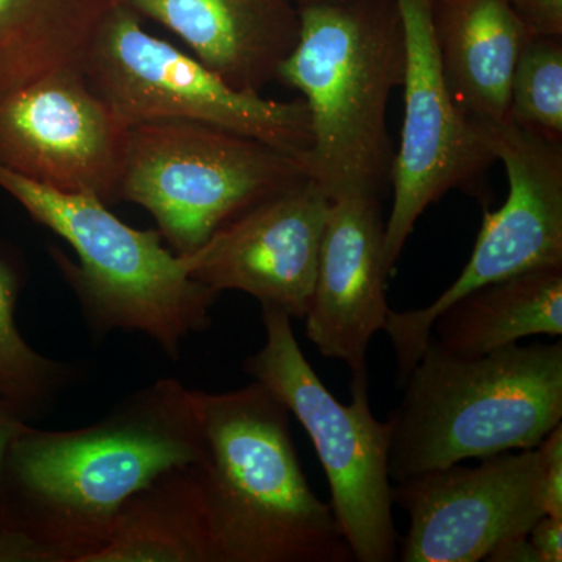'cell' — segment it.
Wrapping results in <instances>:
<instances>
[{"label":"cell","mask_w":562,"mask_h":562,"mask_svg":"<svg viewBox=\"0 0 562 562\" xmlns=\"http://www.w3.org/2000/svg\"><path fill=\"white\" fill-rule=\"evenodd\" d=\"M405 32L401 144L392 161L394 202L384 228V265L394 272L416 222L457 190L486 209V173L495 160L483 122L457 102L439 60L431 0H395Z\"/></svg>","instance_id":"10"},{"label":"cell","mask_w":562,"mask_h":562,"mask_svg":"<svg viewBox=\"0 0 562 562\" xmlns=\"http://www.w3.org/2000/svg\"><path fill=\"white\" fill-rule=\"evenodd\" d=\"M81 72L128 125L199 122L262 140L301 160L312 149V124L302 99L279 102L238 90L194 55L150 35L138 14L121 3L95 33Z\"/></svg>","instance_id":"8"},{"label":"cell","mask_w":562,"mask_h":562,"mask_svg":"<svg viewBox=\"0 0 562 562\" xmlns=\"http://www.w3.org/2000/svg\"><path fill=\"white\" fill-rule=\"evenodd\" d=\"M506 121L562 140V36H530L514 69Z\"/></svg>","instance_id":"20"},{"label":"cell","mask_w":562,"mask_h":562,"mask_svg":"<svg viewBox=\"0 0 562 562\" xmlns=\"http://www.w3.org/2000/svg\"><path fill=\"white\" fill-rule=\"evenodd\" d=\"M16 295V276L0 260V397L11 406L38 405L65 382L66 371L22 338L14 321Z\"/></svg>","instance_id":"21"},{"label":"cell","mask_w":562,"mask_h":562,"mask_svg":"<svg viewBox=\"0 0 562 562\" xmlns=\"http://www.w3.org/2000/svg\"><path fill=\"white\" fill-rule=\"evenodd\" d=\"M87 562H216L191 464L133 494L109 542Z\"/></svg>","instance_id":"19"},{"label":"cell","mask_w":562,"mask_h":562,"mask_svg":"<svg viewBox=\"0 0 562 562\" xmlns=\"http://www.w3.org/2000/svg\"><path fill=\"white\" fill-rule=\"evenodd\" d=\"M198 453L191 391L173 379L128 395L90 427H27L3 462L24 512L14 530L47 547L55 562H87L133 494Z\"/></svg>","instance_id":"1"},{"label":"cell","mask_w":562,"mask_h":562,"mask_svg":"<svg viewBox=\"0 0 562 562\" xmlns=\"http://www.w3.org/2000/svg\"><path fill=\"white\" fill-rule=\"evenodd\" d=\"M266 342L244 362L301 422L312 439L330 486V506L353 560H397L392 516L391 422L373 416L369 387H351V403L336 401L299 347L291 317L261 306Z\"/></svg>","instance_id":"7"},{"label":"cell","mask_w":562,"mask_h":562,"mask_svg":"<svg viewBox=\"0 0 562 562\" xmlns=\"http://www.w3.org/2000/svg\"><path fill=\"white\" fill-rule=\"evenodd\" d=\"M392 503L408 513L402 562L486 561L498 543L527 536L543 516L539 450L483 458L476 468L435 469L392 483Z\"/></svg>","instance_id":"11"},{"label":"cell","mask_w":562,"mask_h":562,"mask_svg":"<svg viewBox=\"0 0 562 562\" xmlns=\"http://www.w3.org/2000/svg\"><path fill=\"white\" fill-rule=\"evenodd\" d=\"M116 0H0V98L83 69Z\"/></svg>","instance_id":"18"},{"label":"cell","mask_w":562,"mask_h":562,"mask_svg":"<svg viewBox=\"0 0 562 562\" xmlns=\"http://www.w3.org/2000/svg\"><path fill=\"white\" fill-rule=\"evenodd\" d=\"M0 562H55L43 543L14 528L0 531Z\"/></svg>","instance_id":"24"},{"label":"cell","mask_w":562,"mask_h":562,"mask_svg":"<svg viewBox=\"0 0 562 562\" xmlns=\"http://www.w3.org/2000/svg\"><path fill=\"white\" fill-rule=\"evenodd\" d=\"M297 3L299 9L302 7L321 5V3H336L344 2V0H294Z\"/></svg>","instance_id":"28"},{"label":"cell","mask_w":562,"mask_h":562,"mask_svg":"<svg viewBox=\"0 0 562 562\" xmlns=\"http://www.w3.org/2000/svg\"><path fill=\"white\" fill-rule=\"evenodd\" d=\"M431 18L457 102L473 120L506 121L514 69L532 36L509 0H431Z\"/></svg>","instance_id":"16"},{"label":"cell","mask_w":562,"mask_h":562,"mask_svg":"<svg viewBox=\"0 0 562 562\" xmlns=\"http://www.w3.org/2000/svg\"><path fill=\"white\" fill-rule=\"evenodd\" d=\"M391 413V482L535 449L561 424L562 342L457 357L428 339Z\"/></svg>","instance_id":"4"},{"label":"cell","mask_w":562,"mask_h":562,"mask_svg":"<svg viewBox=\"0 0 562 562\" xmlns=\"http://www.w3.org/2000/svg\"><path fill=\"white\" fill-rule=\"evenodd\" d=\"M532 36H562V0H509Z\"/></svg>","instance_id":"23"},{"label":"cell","mask_w":562,"mask_h":562,"mask_svg":"<svg viewBox=\"0 0 562 562\" xmlns=\"http://www.w3.org/2000/svg\"><path fill=\"white\" fill-rule=\"evenodd\" d=\"M490 562H539L538 554L532 549L527 536H517L508 541L498 543L486 558Z\"/></svg>","instance_id":"26"},{"label":"cell","mask_w":562,"mask_h":562,"mask_svg":"<svg viewBox=\"0 0 562 562\" xmlns=\"http://www.w3.org/2000/svg\"><path fill=\"white\" fill-rule=\"evenodd\" d=\"M0 188L76 251L79 265L57 249L52 257L95 333H144L179 358L183 339L210 327L220 294L192 279L188 258L166 249L160 232L131 227L95 195L52 190L3 166Z\"/></svg>","instance_id":"5"},{"label":"cell","mask_w":562,"mask_h":562,"mask_svg":"<svg viewBox=\"0 0 562 562\" xmlns=\"http://www.w3.org/2000/svg\"><path fill=\"white\" fill-rule=\"evenodd\" d=\"M379 195H333L322 235L316 283L305 331L322 357L349 368L350 387H369L368 350L390 306Z\"/></svg>","instance_id":"14"},{"label":"cell","mask_w":562,"mask_h":562,"mask_svg":"<svg viewBox=\"0 0 562 562\" xmlns=\"http://www.w3.org/2000/svg\"><path fill=\"white\" fill-rule=\"evenodd\" d=\"M539 501L546 516L562 517V425L539 442Z\"/></svg>","instance_id":"22"},{"label":"cell","mask_w":562,"mask_h":562,"mask_svg":"<svg viewBox=\"0 0 562 562\" xmlns=\"http://www.w3.org/2000/svg\"><path fill=\"white\" fill-rule=\"evenodd\" d=\"M528 539L539 562L562 561V517L543 514L532 525Z\"/></svg>","instance_id":"25"},{"label":"cell","mask_w":562,"mask_h":562,"mask_svg":"<svg viewBox=\"0 0 562 562\" xmlns=\"http://www.w3.org/2000/svg\"><path fill=\"white\" fill-rule=\"evenodd\" d=\"M536 335H562V268L536 269L472 291L431 327L439 349L468 358Z\"/></svg>","instance_id":"17"},{"label":"cell","mask_w":562,"mask_h":562,"mask_svg":"<svg viewBox=\"0 0 562 562\" xmlns=\"http://www.w3.org/2000/svg\"><path fill=\"white\" fill-rule=\"evenodd\" d=\"M192 462L216 562H350L330 503L303 472L290 409L265 384L191 391Z\"/></svg>","instance_id":"2"},{"label":"cell","mask_w":562,"mask_h":562,"mask_svg":"<svg viewBox=\"0 0 562 562\" xmlns=\"http://www.w3.org/2000/svg\"><path fill=\"white\" fill-rule=\"evenodd\" d=\"M27 428L24 422L18 419L16 414L0 403V486H2L3 462H5L7 452L10 443L16 436Z\"/></svg>","instance_id":"27"},{"label":"cell","mask_w":562,"mask_h":562,"mask_svg":"<svg viewBox=\"0 0 562 562\" xmlns=\"http://www.w3.org/2000/svg\"><path fill=\"white\" fill-rule=\"evenodd\" d=\"M306 179L301 158L250 136L199 122H138L128 127L117 198L149 211L169 249L188 257Z\"/></svg>","instance_id":"6"},{"label":"cell","mask_w":562,"mask_h":562,"mask_svg":"<svg viewBox=\"0 0 562 562\" xmlns=\"http://www.w3.org/2000/svg\"><path fill=\"white\" fill-rule=\"evenodd\" d=\"M179 36L233 87L258 92L277 80L301 32L294 0H116Z\"/></svg>","instance_id":"15"},{"label":"cell","mask_w":562,"mask_h":562,"mask_svg":"<svg viewBox=\"0 0 562 562\" xmlns=\"http://www.w3.org/2000/svg\"><path fill=\"white\" fill-rule=\"evenodd\" d=\"M301 32L277 80L302 95L312 149L302 162L328 195L382 198L394 149L386 110L405 77L406 47L395 0L302 7Z\"/></svg>","instance_id":"3"},{"label":"cell","mask_w":562,"mask_h":562,"mask_svg":"<svg viewBox=\"0 0 562 562\" xmlns=\"http://www.w3.org/2000/svg\"><path fill=\"white\" fill-rule=\"evenodd\" d=\"M331 198L312 179L246 211L188 255L192 279L241 291L291 319L306 316Z\"/></svg>","instance_id":"13"},{"label":"cell","mask_w":562,"mask_h":562,"mask_svg":"<svg viewBox=\"0 0 562 562\" xmlns=\"http://www.w3.org/2000/svg\"><path fill=\"white\" fill-rule=\"evenodd\" d=\"M483 125L492 154L508 176V198L498 210L484 209L468 265L435 302L387 313L383 330L394 349L397 384L427 349L436 317L458 299L520 273L562 268V140L509 121Z\"/></svg>","instance_id":"9"},{"label":"cell","mask_w":562,"mask_h":562,"mask_svg":"<svg viewBox=\"0 0 562 562\" xmlns=\"http://www.w3.org/2000/svg\"><path fill=\"white\" fill-rule=\"evenodd\" d=\"M128 127L81 70L54 74L0 98V166L106 203L120 194Z\"/></svg>","instance_id":"12"}]
</instances>
